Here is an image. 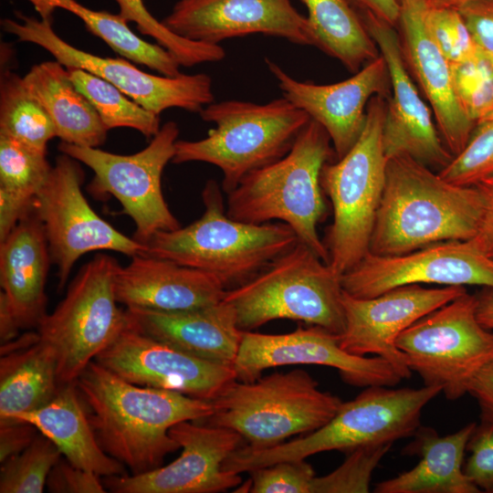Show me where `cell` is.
I'll return each mask as SVG.
<instances>
[{
	"label": "cell",
	"mask_w": 493,
	"mask_h": 493,
	"mask_svg": "<svg viewBox=\"0 0 493 493\" xmlns=\"http://www.w3.org/2000/svg\"><path fill=\"white\" fill-rule=\"evenodd\" d=\"M37 432L34 425L22 420L0 422V462L3 463L26 449Z\"/></svg>",
	"instance_id": "obj_46"
},
{
	"label": "cell",
	"mask_w": 493,
	"mask_h": 493,
	"mask_svg": "<svg viewBox=\"0 0 493 493\" xmlns=\"http://www.w3.org/2000/svg\"><path fill=\"white\" fill-rule=\"evenodd\" d=\"M199 115L215 128L198 141L177 140L172 163L203 162L217 166L226 194L252 172L284 157L310 120L284 97L265 104L214 101Z\"/></svg>",
	"instance_id": "obj_6"
},
{
	"label": "cell",
	"mask_w": 493,
	"mask_h": 493,
	"mask_svg": "<svg viewBox=\"0 0 493 493\" xmlns=\"http://www.w3.org/2000/svg\"><path fill=\"white\" fill-rule=\"evenodd\" d=\"M438 173L460 185H476L493 175V117L475 126L465 148Z\"/></svg>",
	"instance_id": "obj_39"
},
{
	"label": "cell",
	"mask_w": 493,
	"mask_h": 493,
	"mask_svg": "<svg viewBox=\"0 0 493 493\" xmlns=\"http://www.w3.org/2000/svg\"><path fill=\"white\" fill-rule=\"evenodd\" d=\"M202 200L205 212L199 219L156 233L143 244L142 255L209 273L227 290L250 280L299 242L284 223L256 225L230 218L214 180L206 182Z\"/></svg>",
	"instance_id": "obj_3"
},
{
	"label": "cell",
	"mask_w": 493,
	"mask_h": 493,
	"mask_svg": "<svg viewBox=\"0 0 493 493\" xmlns=\"http://www.w3.org/2000/svg\"><path fill=\"white\" fill-rule=\"evenodd\" d=\"M20 327L11 309L9 302L1 290L0 292V341L1 344L11 341L17 337Z\"/></svg>",
	"instance_id": "obj_50"
},
{
	"label": "cell",
	"mask_w": 493,
	"mask_h": 493,
	"mask_svg": "<svg viewBox=\"0 0 493 493\" xmlns=\"http://www.w3.org/2000/svg\"><path fill=\"white\" fill-rule=\"evenodd\" d=\"M351 2L358 10L369 12L393 26H398L401 12L399 0H351Z\"/></svg>",
	"instance_id": "obj_49"
},
{
	"label": "cell",
	"mask_w": 493,
	"mask_h": 493,
	"mask_svg": "<svg viewBox=\"0 0 493 493\" xmlns=\"http://www.w3.org/2000/svg\"><path fill=\"white\" fill-rule=\"evenodd\" d=\"M317 47L356 73L381 54L351 0H300Z\"/></svg>",
	"instance_id": "obj_32"
},
{
	"label": "cell",
	"mask_w": 493,
	"mask_h": 493,
	"mask_svg": "<svg viewBox=\"0 0 493 493\" xmlns=\"http://www.w3.org/2000/svg\"><path fill=\"white\" fill-rule=\"evenodd\" d=\"M24 79L47 111L61 142L94 148L104 143L109 130L65 66L57 60L44 61L34 65Z\"/></svg>",
	"instance_id": "obj_29"
},
{
	"label": "cell",
	"mask_w": 493,
	"mask_h": 493,
	"mask_svg": "<svg viewBox=\"0 0 493 493\" xmlns=\"http://www.w3.org/2000/svg\"><path fill=\"white\" fill-rule=\"evenodd\" d=\"M135 330L201 359L233 367L243 330L235 309L225 300L190 310L127 308Z\"/></svg>",
	"instance_id": "obj_25"
},
{
	"label": "cell",
	"mask_w": 493,
	"mask_h": 493,
	"mask_svg": "<svg viewBox=\"0 0 493 493\" xmlns=\"http://www.w3.org/2000/svg\"><path fill=\"white\" fill-rule=\"evenodd\" d=\"M52 493H105L107 491L100 476L78 467L61 457L52 467L47 480Z\"/></svg>",
	"instance_id": "obj_44"
},
{
	"label": "cell",
	"mask_w": 493,
	"mask_h": 493,
	"mask_svg": "<svg viewBox=\"0 0 493 493\" xmlns=\"http://www.w3.org/2000/svg\"><path fill=\"white\" fill-rule=\"evenodd\" d=\"M117 301L127 308L182 311L221 301L226 289L213 275L145 255L131 257L114 278Z\"/></svg>",
	"instance_id": "obj_24"
},
{
	"label": "cell",
	"mask_w": 493,
	"mask_h": 493,
	"mask_svg": "<svg viewBox=\"0 0 493 493\" xmlns=\"http://www.w3.org/2000/svg\"><path fill=\"white\" fill-rule=\"evenodd\" d=\"M75 383L100 446L131 475L162 467L180 448L169 435L173 425L214 412L209 401L131 383L96 361Z\"/></svg>",
	"instance_id": "obj_1"
},
{
	"label": "cell",
	"mask_w": 493,
	"mask_h": 493,
	"mask_svg": "<svg viewBox=\"0 0 493 493\" xmlns=\"http://www.w3.org/2000/svg\"><path fill=\"white\" fill-rule=\"evenodd\" d=\"M399 2V36L406 66L432 107L435 125L444 143L456 156L467 145L476 124L456 96L450 63L425 26V0Z\"/></svg>",
	"instance_id": "obj_23"
},
{
	"label": "cell",
	"mask_w": 493,
	"mask_h": 493,
	"mask_svg": "<svg viewBox=\"0 0 493 493\" xmlns=\"http://www.w3.org/2000/svg\"><path fill=\"white\" fill-rule=\"evenodd\" d=\"M68 69L72 82L89 100L108 130L131 128L150 139L160 131L159 115L146 110L110 82L81 68Z\"/></svg>",
	"instance_id": "obj_34"
},
{
	"label": "cell",
	"mask_w": 493,
	"mask_h": 493,
	"mask_svg": "<svg viewBox=\"0 0 493 493\" xmlns=\"http://www.w3.org/2000/svg\"><path fill=\"white\" fill-rule=\"evenodd\" d=\"M162 22L182 37L207 44L263 34L317 47L308 17L290 0H179Z\"/></svg>",
	"instance_id": "obj_21"
},
{
	"label": "cell",
	"mask_w": 493,
	"mask_h": 493,
	"mask_svg": "<svg viewBox=\"0 0 493 493\" xmlns=\"http://www.w3.org/2000/svg\"><path fill=\"white\" fill-rule=\"evenodd\" d=\"M396 346L424 385L439 387L454 401L467 393L471 381L493 359V330L477 319L476 294L466 292L404 330Z\"/></svg>",
	"instance_id": "obj_11"
},
{
	"label": "cell",
	"mask_w": 493,
	"mask_h": 493,
	"mask_svg": "<svg viewBox=\"0 0 493 493\" xmlns=\"http://www.w3.org/2000/svg\"><path fill=\"white\" fill-rule=\"evenodd\" d=\"M463 286L425 288L419 284L392 288L372 298H356L343 290L345 328L339 335L341 347L349 353L374 354L387 361L402 379L411 377L399 335L422 317L463 295Z\"/></svg>",
	"instance_id": "obj_17"
},
{
	"label": "cell",
	"mask_w": 493,
	"mask_h": 493,
	"mask_svg": "<svg viewBox=\"0 0 493 493\" xmlns=\"http://www.w3.org/2000/svg\"><path fill=\"white\" fill-rule=\"evenodd\" d=\"M345 292L372 298L411 284L493 288V258L474 239L435 243L409 253H368L341 277Z\"/></svg>",
	"instance_id": "obj_15"
},
{
	"label": "cell",
	"mask_w": 493,
	"mask_h": 493,
	"mask_svg": "<svg viewBox=\"0 0 493 493\" xmlns=\"http://www.w3.org/2000/svg\"><path fill=\"white\" fill-rule=\"evenodd\" d=\"M83 180L79 162L62 153L33 203L51 262L58 267V291L65 288L76 261L89 252L109 250L133 257L145 249L143 244L115 229L92 209L81 190Z\"/></svg>",
	"instance_id": "obj_14"
},
{
	"label": "cell",
	"mask_w": 493,
	"mask_h": 493,
	"mask_svg": "<svg viewBox=\"0 0 493 493\" xmlns=\"http://www.w3.org/2000/svg\"><path fill=\"white\" fill-rule=\"evenodd\" d=\"M94 361L131 383L209 402L236 380L233 367L183 351L129 324Z\"/></svg>",
	"instance_id": "obj_19"
},
{
	"label": "cell",
	"mask_w": 493,
	"mask_h": 493,
	"mask_svg": "<svg viewBox=\"0 0 493 493\" xmlns=\"http://www.w3.org/2000/svg\"><path fill=\"white\" fill-rule=\"evenodd\" d=\"M482 213L477 185L448 182L406 154L391 157L369 252L396 256L438 242L474 238Z\"/></svg>",
	"instance_id": "obj_2"
},
{
	"label": "cell",
	"mask_w": 493,
	"mask_h": 493,
	"mask_svg": "<svg viewBox=\"0 0 493 493\" xmlns=\"http://www.w3.org/2000/svg\"><path fill=\"white\" fill-rule=\"evenodd\" d=\"M480 408V417L493 420V359L471 381L468 392Z\"/></svg>",
	"instance_id": "obj_48"
},
{
	"label": "cell",
	"mask_w": 493,
	"mask_h": 493,
	"mask_svg": "<svg viewBox=\"0 0 493 493\" xmlns=\"http://www.w3.org/2000/svg\"><path fill=\"white\" fill-rule=\"evenodd\" d=\"M476 185L483 197V213L474 239L493 258V175L485 178Z\"/></svg>",
	"instance_id": "obj_47"
},
{
	"label": "cell",
	"mask_w": 493,
	"mask_h": 493,
	"mask_svg": "<svg viewBox=\"0 0 493 493\" xmlns=\"http://www.w3.org/2000/svg\"><path fill=\"white\" fill-rule=\"evenodd\" d=\"M1 26L18 41L44 48L66 68H81L103 79L156 115L171 108L199 113L215 101L212 79L207 74L152 75L126 58H104L83 51L62 39L54 31L51 21L21 12H16V19H2Z\"/></svg>",
	"instance_id": "obj_13"
},
{
	"label": "cell",
	"mask_w": 493,
	"mask_h": 493,
	"mask_svg": "<svg viewBox=\"0 0 493 493\" xmlns=\"http://www.w3.org/2000/svg\"><path fill=\"white\" fill-rule=\"evenodd\" d=\"M357 11L384 58L390 75L391 96L386 99L383 128L387 160L406 154L430 168L441 170L454 156L444 143L430 110L408 73L399 34L394 26L372 14Z\"/></svg>",
	"instance_id": "obj_20"
},
{
	"label": "cell",
	"mask_w": 493,
	"mask_h": 493,
	"mask_svg": "<svg viewBox=\"0 0 493 493\" xmlns=\"http://www.w3.org/2000/svg\"><path fill=\"white\" fill-rule=\"evenodd\" d=\"M51 168L47 152L0 134V190L34 201Z\"/></svg>",
	"instance_id": "obj_36"
},
{
	"label": "cell",
	"mask_w": 493,
	"mask_h": 493,
	"mask_svg": "<svg viewBox=\"0 0 493 493\" xmlns=\"http://www.w3.org/2000/svg\"><path fill=\"white\" fill-rule=\"evenodd\" d=\"M476 297L479 322L487 329L493 330V288H483Z\"/></svg>",
	"instance_id": "obj_51"
},
{
	"label": "cell",
	"mask_w": 493,
	"mask_h": 493,
	"mask_svg": "<svg viewBox=\"0 0 493 493\" xmlns=\"http://www.w3.org/2000/svg\"><path fill=\"white\" fill-rule=\"evenodd\" d=\"M392 444L360 447L347 453L343 463L332 472L315 477L311 493H367L372 476Z\"/></svg>",
	"instance_id": "obj_40"
},
{
	"label": "cell",
	"mask_w": 493,
	"mask_h": 493,
	"mask_svg": "<svg viewBox=\"0 0 493 493\" xmlns=\"http://www.w3.org/2000/svg\"><path fill=\"white\" fill-rule=\"evenodd\" d=\"M294 364L337 369L344 382L357 387H393L403 380L387 361L349 353L339 335L318 326L283 334L243 330L233 365L236 380L253 382L266 369Z\"/></svg>",
	"instance_id": "obj_16"
},
{
	"label": "cell",
	"mask_w": 493,
	"mask_h": 493,
	"mask_svg": "<svg viewBox=\"0 0 493 493\" xmlns=\"http://www.w3.org/2000/svg\"><path fill=\"white\" fill-rule=\"evenodd\" d=\"M455 7L477 47L493 58V0H461Z\"/></svg>",
	"instance_id": "obj_45"
},
{
	"label": "cell",
	"mask_w": 493,
	"mask_h": 493,
	"mask_svg": "<svg viewBox=\"0 0 493 493\" xmlns=\"http://www.w3.org/2000/svg\"><path fill=\"white\" fill-rule=\"evenodd\" d=\"M248 473V492L252 493H311L316 477L305 459L278 462Z\"/></svg>",
	"instance_id": "obj_42"
},
{
	"label": "cell",
	"mask_w": 493,
	"mask_h": 493,
	"mask_svg": "<svg viewBox=\"0 0 493 493\" xmlns=\"http://www.w3.org/2000/svg\"><path fill=\"white\" fill-rule=\"evenodd\" d=\"M456 96L469 119L493 117V58L477 47L469 58L450 64Z\"/></svg>",
	"instance_id": "obj_38"
},
{
	"label": "cell",
	"mask_w": 493,
	"mask_h": 493,
	"mask_svg": "<svg viewBox=\"0 0 493 493\" xmlns=\"http://www.w3.org/2000/svg\"><path fill=\"white\" fill-rule=\"evenodd\" d=\"M334 154L327 131L310 119L284 157L252 172L227 194V215L256 225L281 221L329 263L317 227L327 210L320 173Z\"/></svg>",
	"instance_id": "obj_4"
},
{
	"label": "cell",
	"mask_w": 493,
	"mask_h": 493,
	"mask_svg": "<svg viewBox=\"0 0 493 493\" xmlns=\"http://www.w3.org/2000/svg\"><path fill=\"white\" fill-rule=\"evenodd\" d=\"M476 423L456 432L439 435L420 426L404 454L417 455L420 461L412 469L377 483L376 493H480L463 471L467 441Z\"/></svg>",
	"instance_id": "obj_27"
},
{
	"label": "cell",
	"mask_w": 493,
	"mask_h": 493,
	"mask_svg": "<svg viewBox=\"0 0 493 493\" xmlns=\"http://www.w3.org/2000/svg\"><path fill=\"white\" fill-rule=\"evenodd\" d=\"M461 0H425L426 4L435 7L456 6Z\"/></svg>",
	"instance_id": "obj_52"
},
{
	"label": "cell",
	"mask_w": 493,
	"mask_h": 493,
	"mask_svg": "<svg viewBox=\"0 0 493 493\" xmlns=\"http://www.w3.org/2000/svg\"><path fill=\"white\" fill-rule=\"evenodd\" d=\"M113 1L119 7L121 16L128 23H135L141 34L157 41L183 67L218 62L226 57V51L220 45L193 41L172 32L150 13L143 0Z\"/></svg>",
	"instance_id": "obj_35"
},
{
	"label": "cell",
	"mask_w": 493,
	"mask_h": 493,
	"mask_svg": "<svg viewBox=\"0 0 493 493\" xmlns=\"http://www.w3.org/2000/svg\"><path fill=\"white\" fill-rule=\"evenodd\" d=\"M62 457L58 447L37 434L21 453L1 463V493H42L52 467Z\"/></svg>",
	"instance_id": "obj_37"
},
{
	"label": "cell",
	"mask_w": 493,
	"mask_h": 493,
	"mask_svg": "<svg viewBox=\"0 0 493 493\" xmlns=\"http://www.w3.org/2000/svg\"><path fill=\"white\" fill-rule=\"evenodd\" d=\"M386 99L368 102L363 129L353 146L320 173L322 190L333 210L324 242L329 264L340 276L369 253L370 240L382 199L387 158L383 144Z\"/></svg>",
	"instance_id": "obj_9"
},
{
	"label": "cell",
	"mask_w": 493,
	"mask_h": 493,
	"mask_svg": "<svg viewBox=\"0 0 493 493\" xmlns=\"http://www.w3.org/2000/svg\"><path fill=\"white\" fill-rule=\"evenodd\" d=\"M425 26L450 64L471 58L477 50L472 36L455 6L435 7L425 2Z\"/></svg>",
	"instance_id": "obj_41"
},
{
	"label": "cell",
	"mask_w": 493,
	"mask_h": 493,
	"mask_svg": "<svg viewBox=\"0 0 493 493\" xmlns=\"http://www.w3.org/2000/svg\"><path fill=\"white\" fill-rule=\"evenodd\" d=\"M181 455L166 466L139 475L104 477L114 493H215L241 484L240 474L224 469L225 460L245 440L236 432L198 421H183L169 430Z\"/></svg>",
	"instance_id": "obj_18"
},
{
	"label": "cell",
	"mask_w": 493,
	"mask_h": 493,
	"mask_svg": "<svg viewBox=\"0 0 493 493\" xmlns=\"http://www.w3.org/2000/svg\"><path fill=\"white\" fill-rule=\"evenodd\" d=\"M440 393L439 387L426 385L417 389L366 387L353 400L342 402L334 416L317 430L268 447L243 445L225 460L223 467L241 474L325 451L347 454L360 447L393 445L416 433L424 407Z\"/></svg>",
	"instance_id": "obj_5"
},
{
	"label": "cell",
	"mask_w": 493,
	"mask_h": 493,
	"mask_svg": "<svg viewBox=\"0 0 493 493\" xmlns=\"http://www.w3.org/2000/svg\"><path fill=\"white\" fill-rule=\"evenodd\" d=\"M60 387L54 353L39 338L1 354L0 422L41 408Z\"/></svg>",
	"instance_id": "obj_30"
},
{
	"label": "cell",
	"mask_w": 493,
	"mask_h": 493,
	"mask_svg": "<svg viewBox=\"0 0 493 493\" xmlns=\"http://www.w3.org/2000/svg\"><path fill=\"white\" fill-rule=\"evenodd\" d=\"M44 20L51 21L56 9H64L77 17L94 36L103 40L112 50L124 58L163 76L181 74L177 59L160 45L141 38L119 14L93 10L76 0H27Z\"/></svg>",
	"instance_id": "obj_31"
},
{
	"label": "cell",
	"mask_w": 493,
	"mask_h": 493,
	"mask_svg": "<svg viewBox=\"0 0 493 493\" xmlns=\"http://www.w3.org/2000/svg\"><path fill=\"white\" fill-rule=\"evenodd\" d=\"M117 259L98 254L81 267L65 298L39 323V339L54 353L60 385L74 383L89 362L128 326L118 304Z\"/></svg>",
	"instance_id": "obj_10"
},
{
	"label": "cell",
	"mask_w": 493,
	"mask_h": 493,
	"mask_svg": "<svg viewBox=\"0 0 493 493\" xmlns=\"http://www.w3.org/2000/svg\"><path fill=\"white\" fill-rule=\"evenodd\" d=\"M469 456L463 465L468 479L481 492L493 493V420L481 418L467 441Z\"/></svg>",
	"instance_id": "obj_43"
},
{
	"label": "cell",
	"mask_w": 493,
	"mask_h": 493,
	"mask_svg": "<svg viewBox=\"0 0 493 493\" xmlns=\"http://www.w3.org/2000/svg\"><path fill=\"white\" fill-rule=\"evenodd\" d=\"M341 277L299 241L250 280L227 289L223 300L235 309L242 330L287 319L341 335L345 328Z\"/></svg>",
	"instance_id": "obj_7"
},
{
	"label": "cell",
	"mask_w": 493,
	"mask_h": 493,
	"mask_svg": "<svg viewBox=\"0 0 493 493\" xmlns=\"http://www.w3.org/2000/svg\"><path fill=\"white\" fill-rule=\"evenodd\" d=\"M179 131L176 122L167 121L144 149L130 155L63 142L58 150L93 171L88 192L97 198L114 196L135 224L133 238L144 244L156 233L180 227L162 191V174L174 156Z\"/></svg>",
	"instance_id": "obj_12"
},
{
	"label": "cell",
	"mask_w": 493,
	"mask_h": 493,
	"mask_svg": "<svg viewBox=\"0 0 493 493\" xmlns=\"http://www.w3.org/2000/svg\"><path fill=\"white\" fill-rule=\"evenodd\" d=\"M0 134L45 152L57 137L50 116L24 77L5 68L0 78Z\"/></svg>",
	"instance_id": "obj_33"
},
{
	"label": "cell",
	"mask_w": 493,
	"mask_h": 493,
	"mask_svg": "<svg viewBox=\"0 0 493 493\" xmlns=\"http://www.w3.org/2000/svg\"><path fill=\"white\" fill-rule=\"evenodd\" d=\"M34 425L74 466L100 477L124 475V466L100 446L76 383L61 385L56 396L35 411L14 417Z\"/></svg>",
	"instance_id": "obj_28"
},
{
	"label": "cell",
	"mask_w": 493,
	"mask_h": 493,
	"mask_svg": "<svg viewBox=\"0 0 493 493\" xmlns=\"http://www.w3.org/2000/svg\"><path fill=\"white\" fill-rule=\"evenodd\" d=\"M50 254L43 225L32 208L0 242V282L20 329L37 328L47 315Z\"/></svg>",
	"instance_id": "obj_26"
},
{
	"label": "cell",
	"mask_w": 493,
	"mask_h": 493,
	"mask_svg": "<svg viewBox=\"0 0 493 493\" xmlns=\"http://www.w3.org/2000/svg\"><path fill=\"white\" fill-rule=\"evenodd\" d=\"M211 403L213 414L198 422L233 430L246 445L261 448L317 430L342 401L320 391L307 372L296 369L253 382L234 380Z\"/></svg>",
	"instance_id": "obj_8"
},
{
	"label": "cell",
	"mask_w": 493,
	"mask_h": 493,
	"mask_svg": "<svg viewBox=\"0 0 493 493\" xmlns=\"http://www.w3.org/2000/svg\"><path fill=\"white\" fill-rule=\"evenodd\" d=\"M285 99L320 124L330 136L337 159L358 140L370 100L391 96V79L382 55L365 64L352 77L332 84L299 81L279 65L265 58Z\"/></svg>",
	"instance_id": "obj_22"
}]
</instances>
